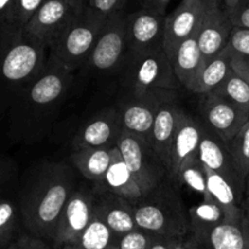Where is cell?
<instances>
[{
	"instance_id": "1",
	"label": "cell",
	"mask_w": 249,
	"mask_h": 249,
	"mask_svg": "<svg viewBox=\"0 0 249 249\" xmlns=\"http://www.w3.org/2000/svg\"><path fill=\"white\" fill-rule=\"evenodd\" d=\"M72 172L66 165H44L26 182L19 201V215L29 235L51 245L63 207L74 191Z\"/></svg>"
},
{
	"instance_id": "2",
	"label": "cell",
	"mask_w": 249,
	"mask_h": 249,
	"mask_svg": "<svg viewBox=\"0 0 249 249\" xmlns=\"http://www.w3.org/2000/svg\"><path fill=\"white\" fill-rule=\"evenodd\" d=\"M49 46L24 28H0V117L16 97L38 77L48 62Z\"/></svg>"
},
{
	"instance_id": "3",
	"label": "cell",
	"mask_w": 249,
	"mask_h": 249,
	"mask_svg": "<svg viewBox=\"0 0 249 249\" xmlns=\"http://www.w3.org/2000/svg\"><path fill=\"white\" fill-rule=\"evenodd\" d=\"M72 73L49 55L40 74L16 97L7 112L10 130L15 139L28 140L38 134L40 116L66 94L72 82Z\"/></svg>"
},
{
	"instance_id": "4",
	"label": "cell",
	"mask_w": 249,
	"mask_h": 249,
	"mask_svg": "<svg viewBox=\"0 0 249 249\" xmlns=\"http://www.w3.org/2000/svg\"><path fill=\"white\" fill-rule=\"evenodd\" d=\"M131 203L138 229L156 236L181 240L190 232L189 211L170 179Z\"/></svg>"
},
{
	"instance_id": "5",
	"label": "cell",
	"mask_w": 249,
	"mask_h": 249,
	"mask_svg": "<svg viewBox=\"0 0 249 249\" xmlns=\"http://www.w3.org/2000/svg\"><path fill=\"white\" fill-rule=\"evenodd\" d=\"M122 82L131 97L169 101L181 85L164 50L128 53L122 65Z\"/></svg>"
},
{
	"instance_id": "6",
	"label": "cell",
	"mask_w": 249,
	"mask_h": 249,
	"mask_svg": "<svg viewBox=\"0 0 249 249\" xmlns=\"http://www.w3.org/2000/svg\"><path fill=\"white\" fill-rule=\"evenodd\" d=\"M106 19L87 7L49 45V55L71 72L87 65Z\"/></svg>"
},
{
	"instance_id": "7",
	"label": "cell",
	"mask_w": 249,
	"mask_h": 249,
	"mask_svg": "<svg viewBox=\"0 0 249 249\" xmlns=\"http://www.w3.org/2000/svg\"><path fill=\"white\" fill-rule=\"evenodd\" d=\"M117 147L126 167L135 178L143 195H147L165 180L170 179L168 168L151 143L141 136L122 129Z\"/></svg>"
},
{
	"instance_id": "8",
	"label": "cell",
	"mask_w": 249,
	"mask_h": 249,
	"mask_svg": "<svg viewBox=\"0 0 249 249\" xmlns=\"http://www.w3.org/2000/svg\"><path fill=\"white\" fill-rule=\"evenodd\" d=\"M125 17V12L119 11L106 19L88 60L91 70L107 73L122 67L128 53Z\"/></svg>"
},
{
	"instance_id": "9",
	"label": "cell",
	"mask_w": 249,
	"mask_h": 249,
	"mask_svg": "<svg viewBox=\"0 0 249 249\" xmlns=\"http://www.w3.org/2000/svg\"><path fill=\"white\" fill-rule=\"evenodd\" d=\"M94 194L88 189H75L63 207L53 233L55 249H65L73 245L87 230L94 216Z\"/></svg>"
},
{
	"instance_id": "10",
	"label": "cell",
	"mask_w": 249,
	"mask_h": 249,
	"mask_svg": "<svg viewBox=\"0 0 249 249\" xmlns=\"http://www.w3.org/2000/svg\"><path fill=\"white\" fill-rule=\"evenodd\" d=\"M198 109L202 122L225 143L249 121V109L213 94L202 95Z\"/></svg>"
},
{
	"instance_id": "11",
	"label": "cell",
	"mask_w": 249,
	"mask_h": 249,
	"mask_svg": "<svg viewBox=\"0 0 249 249\" xmlns=\"http://www.w3.org/2000/svg\"><path fill=\"white\" fill-rule=\"evenodd\" d=\"M165 18L148 10L140 9L125 17V36L128 53H142L156 50H164Z\"/></svg>"
},
{
	"instance_id": "12",
	"label": "cell",
	"mask_w": 249,
	"mask_h": 249,
	"mask_svg": "<svg viewBox=\"0 0 249 249\" xmlns=\"http://www.w3.org/2000/svg\"><path fill=\"white\" fill-rule=\"evenodd\" d=\"M209 0H181L177 9L165 18L164 53L168 58L181 41L196 36L208 9Z\"/></svg>"
},
{
	"instance_id": "13",
	"label": "cell",
	"mask_w": 249,
	"mask_h": 249,
	"mask_svg": "<svg viewBox=\"0 0 249 249\" xmlns=\"http://www.w3.org/2000/svg\"><path fill=\"white\" fill-rule=\"evenodd\" d=\"M94 194V215L102 221L119 241L131 231L136 230L134 207L130 201L112 192L96 187Z\"/></svg>"
},
{
	"instance_id": "14",
	"label": "cell",
	"mask_w": 249,
	"mask_h": 249,
	"mask_svg": "<svg viewBox=\"0 0 249 249\" xmlns=\"http://www.w3.org/2000/svg\"><path fill=\"white\" fill-rule=\"evenodd\" d=\"M197 157L204 167L225 178L241 195H245V180L241 178L225 142L202 122V139Z\"/></svg>"
},
{
	"instance_id": "15",
	"label": "cell",
	"mask_w": 249,
	"mask_h": 249,
	"mask_svg": "<svg viewBox=\"0 0 249 249\" xmlns=\"http://www.w3.org/2000/svg\"><path fill=\"white\" fill-rule=\"evenodd\" d=\"M77 15L66 0H45L24 31L49 46Z\"/></svg>"
},
{
	"instance_id": "16",
	"label": "cell",
	"mask_w": 249,
	"mask_h": 249,
	"mask_svg": "<svg viewBox=\"0 0 249 249\" xmlns=\"http://www.w3.org/2000/svg\"><path fill=\"white\" fill-rule=\"evenodd\" d=\"M233 26L221 0H209L203 22L197 32V40L204 60L220 53L228 45Z\"/></svg>"
},
{
	"instance_id": "17",
	"label": "cell",
	"mask_w": 249,
	"mask_h": 249,
	"mask_svg": "<svg viewBox=\"0 0 249 249\" xmlns=\"http://www.w3.org/2000/svg\"><path fill=\"white\" fill-rule=\"evenodd\" d=\"M184 113L185 109L182 108L181 105L178 104L177 99L163 102L158 108L150 140H148L153 150L168 168V172H169L170 151H172L173 141H174L175 133Z\"/></svg>"
},
{
	"instance_id": "18",
	"label": "cell",
	"mask_w": 249,
	"mask_h": 249,
	"mask_svg": "<svg viewBox=\"0 0 249 249\" xmlns=\"http://www.w3.org/2000/svg\"><path fill=\"white\" fill-rule=\"evenodd\" d=\"M242 220L226 221L202 232L189 233L184 245L190 249H248Z\"/></svg>"
},
{
	"instance_id": "19",
	"label": "cell",
	"mask_w": 249,
	"mask_h": 249,
	"mask_svg": "<svg viewBox=\"0 0 249 249\" xmlns=\"http://www.w3.org/2000/svg\"><path fill=\"white\" fill-rule=\"evenodd\" d=\"M202 139V121L185 111L175 133L170 151L169 178L175 184L182 163L191 156H197Z\"/></svg>"
},
{
	"instance_id": "20",
	"label": "cell",
	"mask_w": 249,
	"mask_h": 249,
	"mask_svg": "<svg viewBox=\"0 0 249 249\" xmlns=\"http://www.w3.org/2000/svg\"><path fill=\"white\" fill-rule=\"evenodd\" d=\"M162 104L160 100L128 96L119 108L122 129L148 141L158 108Z\"/></svg>"
},
{
	"instance_id": "21",
	"label": "cell",
	"mask_w": 249,
	"mask_h": 249,
	"mask_svg": "<svg viewBox=\"0 0 249 249\" xmlns=\"http://www.w3.org/2000/svg\"><path fill=\"white\" fill-rule=\"evenodd\" d=\"M121 130L119 112L108 111L80 129L74 138V147L112 148L117 146Z\"/></svg>"
},
{
	"instance_id": "22",
	"label": "cell",
	"mask_w": 249,
	"mask_h": 249,
	"mask_svg": "<svg viewBox=\"0 0 249 249\" xmlns=\"http://www.w3.org/2000/svg\"><path fill=\"white\" fill-rule=\"evenodd\" d=\"M96 187L112 192L130 202H135L142 197L141 189L126 167L117 146L111 148V163L101 181L96 182Z\"/></svg>"
},
{
	"instance_id": "23",
	"label": "cell",
	"mask_w": 249,
	"mask_h": 249,
	"mask_svg": "<svg viewBox=\"0 0 249 249\" xmlns=\"http://www.w3.org/2000/svg\"><path fill=\"white\" fill-rule=\"evenodd\" d=\"M169 60L179 84L190 90L206 62L199 49L197 34L181 41Z\"/></svg>"
},
{
	"instance_id": "24",
	"label": "cell",
	"mask_w": 249,
	"mask_h": 249,
	"mask_svg": "<svg viewBox=\"0 0 249 249\" xmlns=\"http://www.w3.org/2000/svg\"><path fill=\"white\" fill-rule=\"evenodd\" d=\"M231 72H232V68L230 63V55L225 48L220 53L209 60H206L201 72L198 73L189 91L199 96L211 94L229 77Z\"/></svg>"
},
{
	"instance_id": "25",
	"label": "cell",
	"mask_w": 249,
	"mask_h": 249,
	"mask_svg": "<svg viewBox=\"0 0 249 249\" xmlns=\"http://www.w3.org/2000/svg\"><path fill=\"white\" fill-rule=\"evenodd\" d=\"M71 160L83 177L99 182L105 177L111 163V148L74 147Z\"/></svg>"
},
{
	"instance_id": "26",
	"label": "cell",
	"mask_w": 249,
	"mask_h": 249,
	"mask_svg": "<svg viewBox=\"0 0 249 249\" xmlns=\"http://www.w3.org/2000/svg\"><path fill=\"white\" fill-rule=\"evenodd\" d=\"M206 173L209 197L221 204L235 220H242L243 195H241L225 178L219 175L218 173L207 167Z\"/></svg>"
},
{
	"instance_id": "27",
	"label": "cell",
	"mask_w": 249,
	"mask_h": 249,
	"mask_svg": "<svg viewBox=\"0 0 249 249\" xmlns=\"http://www.w3.org/2000/svg\"><path fill=\"white\" fill-rule=\"evenodd\" d=\"M190 232H202L212 228L226 223V221H241L235 220L229 214V212L221 204L214 201L213 198L202 199L198 204L189 209ZM187 233V235H189Z\"/></svg>"
},
{
	"instance_id": "28",
	"label": "cell",
	"mask_w": 249,
	"mask_h": 249,
	"mask_svg": "<svg viewBox=\"0 0 249 249\" xmlns=\"http://www.w3.org/2000/svg\"><path fill=\"white\" fill-rule=\"evenodd\" d=\"M121 241L96 216L73 245L65 249H119Z\"/></svg>"
},
{
	"instance_id": "29",
	"label": "cell",
	"mask_w": 249,
	"mask_h": 249,
	"mask_svg": "<svg viewBox=\"0 0 249 249\" xmlns=\"http://www.w3.org/2000/svg\"><path fill=\"white\" fill-rule=\"evenodd\" d=\"M177 187L185 186L194 194L199 195L202 199L211 198L207 186V173L203 163L198 160L197 156H191L187 158L180 167L178 173Z\"/></svg>"
},
{
	"instance_id": "30",
	"label": "cell",
	"mask_w": 249,
	"mask_h": 249,
	"mask_svg": "<svg viewBox=\"0 0 249 249\" xmlns=\"http://www.w3.org/2000/svg\"><path fill=\"white\" fill-rule=\"evenodd\" d=\"M211 94L223 97L237 106L249 109V83L236 73L231 72L229 77Z\"/></svg>"
},
{
	"instance_id": "31",
	"label": "cell",
	"mask_w": 249,
	"mask_h": 249,
	"mask_svg": "<svg viewBox=\"0 0 249 249\" xmlns=\"http://www.w3.org/2000/svg\"><path fill=\"white\" fill-rule=\"evenodd\" d=\"M19 208L12 201L0 198V249H7L16 240Z\"/></svg>"
},
{
	"instance_id": "32",
	"label": "cell",
	"mask_w": 249,
	"mask_h": 249,
	"mask_svg": "<svg viewBox=\"0 0 249 249\" xmlns=\"http://www.w3.org/2000/svg\"><path fill=\"white\" fill-rule=\"evenodd\" d=\"M235 162L241 178L245 180L249 172V121L237 133V135L225 143Z\"/></svg>"
},
{
	"instance_id": "33",
	"label": "cell",
	"mask_w": 249,
	"mask_h": 249,
	"mask_svg": "<svg viewBox=\"0 0 249 249\" xmlns=\"http://www.w3.org/2000/svg\"><path fill=\"white\" fill-rule=\"evenodd\" d=\"M44 1L45 0H15L14 9L7 24L24 28Z\"/></svg>"
},
{
	"instance_id": "34",
	"label": "cell",
	"mask_w": 249,
	"mask_h": 249,
	"mask_svg": "<svg viewBox=\"0 0 249 249\" xmlns=\"http://www.w3.org/2000/svg\"><path fill=\"white\" fill-rule=\"evenodd\" d=\"M226 49L232 55L249 61V28L233 27Z\"/></svg>"
},
{
	"instance_id": "35",
	"label": "cell",
	"mask_w": 249,
	"mask_h": 249,
	"mask_svg": "<svg viewBox=\"0 0 249 249\" xmlns=\"http://www.w3.org/2000/svg\"><path fill=\"white\" fill-rule=\"evenodd\" d=\"M158 237L162 236H156L141 229H136L122 238L119 242V249H150Z\"/></svg>"
},
{
	"instance_id": "36",
	"label": "cell",
	"mask_w": 249,
	"mask_h": 249,
	"mask_svg": "<svg viewBox=\"0 0 249 249\" xmlns=\"http://www.w3.org/2000/svg\"><path fill=\"white\" fill-rule=\"evenodd\" d=\"M129 0H89L88 7L94 10L96 14L101 15L105 18H108L116 12L124 11Z\"/></svg>"
},
{
	"instance_id": "37",
	"label": "cell",
	"mask_w": 249,
	"mask_h": 249,
	"mask_svg": "<svg viewBox=\"0 0 249 249\" xmlns=\"http://www.w3.org/2000/svg\"><path fill=\"white\" fill-rule=\"evenodd\" d=\"M228 14L233 27L249 28V0H238Z\"/></svg>"
},
{
	"instance_id": "38",
	"label": "cell",
	"mask_w": 249,
	"mask_h": 249,
	"mask_svg": "<svg viewBox=\"0 0 249 249\" xmlns=\"http://www.w3.org/2000/svg\"><path fill=\"white\" fill-rule=\"evenodd\" d=\"M7 249H55L53 246L41 238L29 233H21Z\"/></svg>"
},
{
	"instance_id": "39",
	"label": "cell",
	"mask_w": 249,
	"mask_h": 249,
	"mask_svg": "<svg viewBox=\"0 0 249 249\" xmlns=\"http://www.w3.org/2000/svg\"><path fill=\"white\" fill-rule=\"evenodd\" d=\"M141 9L148 10L151 12L165 15L170 0H139Z\"/></svg>"
},
{
	"instance_id": "40",
	"label": "cell",
	"mask_w": 249,
	"mask_h": 249,
	"mask_svg": "<svg viewBox=\"0 0 249 249\" xmlns=\"http://www.w3.org/2000/svg\"><path fill=\"white\" fill-rule=\"evenodd\" d=\"M15 0H0V28L9 23Z\"/></svg>"
},
{
	"instance_id": "41",
	"label": "cell",
	"mask_w": 249,
	"mask_h": 249,
	"mask_svg": "<svg viewBox=\"0 0 249 249\" xmlns=\"http://www.w3.org/2000/svg\"><path fill=\"white\" fill-rule=\"evenodd\" d=\"M184 240L175 237H158L155 242L152 243L150 249H173L177 243L182 242Z\"/></svg>"
},
{
	"instance_id": "42",
	"label": "cell",
	"mask_w": 249,
	"mask_h": 249,
	"mask_svg": "<svg viewBox=\"0 0 249 249\" xmlns=\"http://www.w3.org/2000/svg\"><path fill=\"white\" fill-rule=\"evenodd\" d=\"M11 175V164L4 158H0V191Z\"/></svg>"
},
{
	"instance_id": "43",
	"label": "cell",
	"mask_w": 249,
	"mask_h": 249,
	"mask_svg": "<svg viewBox=\"0 0 249 249\" xmlns=\"http://www.w3.org/2000/svg\"><path fill=\"white\" fill-rule=\"evenodd\" d=\"M66 1L74 9V11L77 14H80V12L84 11L88 7V4H89V0H66Z\"/></svg>"
},
{
	"instance_id": "44",
	"label": "cell",
	"mask_w": 249,
	"mask_h": 249,
	"mask_svg": "<svg viewBox=\"0 0 249 249\" xmlns=\"http://www.w3.org/2000/svg\"><path fill=\"white\" fill-rule=\"evenodd\" d=\"M243 229H245V233H246V237H247V243H248V249H249V219L247 216L243 214Z\"/></svg>"
},
{
	"instance_id": "45",
	"label": "cell",
	"mask_w": 249,
	"mask_h": 249,
	"mask_svg": "<svg viewBox=\"0 0 249 249\" xmlns=\"http://www.w3.org/2000/svg\"><path fill=\"white\" fill-rule=\"evenodd\" d=\"M242 211H243V214H245V215L249 219V198L248 197H246V198L242 201Z\"/></svg>"
},
{
	"instance_id": "46",
	"label": "cell",
	"mask_w": 249,
	"mask_h": 249,
	"mask_svg": "<svg viewBox=\"0 0 249 249\" xmlns=\"http://www.w3.org/2000/svg\"><path fill=\"white\" fill-rule=\"evenodd\" d=\"M221 1H223V5L226 9V11H229V10H231L233 6H235V4L238 1V0H221Z\"/></svg>"
},
{
	"instance_id": "47",
	"label": "cell",
	"mask_w": 249,
	"mask_h": 249,
	"mask_svg": "<svg viewBox=\"0 0 249 249\" xmlns=\"http://www.w3.org/2000/svg\"><path fill=\"white\" fill-rule=\"evenodd\" d=\"M245 196L249 198V172L247 174V178H246V186H245Z\"/></svg>"
},
{
	"instance_id": "48",
	"label": "cell",
	"mask_w": 249,
	"mask_h": 249,
	"mask_svg": "<svg viewBox=\"0 0 249 249\" xmlns=\"http://www.w3.org/2000/svg\"><path fill=\"white\" fill-rule=\"evenodd\" d=\"M173 249H190V248H187L186 246L184 245V241H182V242L177 243V245H175L174 247H173Z\"/></svg>"
},
{
	"instance_id": "49",
	"label": "cell",
	"mask_w": 249,
	"mask_h": 249,
	"mask_svg": "<svg viewBox=\"0 0 249 249\" xmlns=\"http://www.w3.org/2000/svg\"><path fill=\"white\" fill-rule=\"evenodd\" d=\"M247 82L249 83V70H248V74H247Z\"/></svg>"
}]
</instances>
